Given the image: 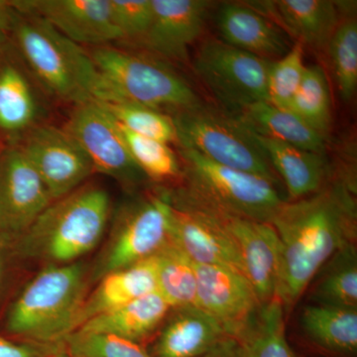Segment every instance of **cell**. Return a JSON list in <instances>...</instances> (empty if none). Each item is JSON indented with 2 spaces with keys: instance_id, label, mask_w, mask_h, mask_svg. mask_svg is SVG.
I'll return each mask as SVG.
<instances>
[{
  "instance_id": "39",
  "label": "cell",
  "mask_w": 357,
  "mask_h": 357,
  "mask_svg": "<svg viewBox=\"0 0 357 357\" xmlns=\"http://www.w3.org/2000/svg\"><path fill=\"white\" fill-rule=\"evenodd\" d=\"M17 17L18 13L11 6L10 1L0 0V33L6 35L13 32Z\"/></svg>"
},
{
  "instance_id": "27",
  "label": "cell",
  "mask_w": 357,
  "mask_h": 357,
  "mask_svg": "<svg viewBox=\"0 0 357 357\" xmlns=\"http://www.w3.org/2000/svg\"><path fill=\"white\" fill-rule=\"evenodd\" d=\"M311 292L314 304L357 307V251L356 243L340 249L319 270Z\"/></svg>"
},
{
  "instance_id": "21",
  "label": "cell",
  "mask_w": 357,
  "mask_h": 357,
  "mask_svg": "<svg viewBox=\"0 0 357 357\" xmlns=\"http://www.w3.org/2000/svg\"><path fill=\"white\" fill-rule=\"evenodd\" d=\"M297 41L316 50L328 48L338 22L337 6L328 0L258 2Z\"/></svg>"
},
{
  "instance_id": "32",
  "label": "cell",
  "mask_w": 357,
  "mask_h": 357,
  "mask_svg": "<svg viewBox=\"0 0 357 357\" xmlns=\"http://www.w3.org/2000/svg\"><path fill=\"white\" fill-rule=\"evenodd\" d=\"M328 49L340 95L344 102H349L357 88V22L354 18L338 22Z\"/></svg>"
},
{
  "instance_id": "26",
  "label": "cell",
  "mask_w": 357,
  "mask_h": 357,
  "mask_svg": "<svg viewBox=\"0 0 357 357\" xmlns=\"http://www.w3.org/2000/svg\"><path fill=\"white\" fill-rule=\"evenodd\" d=\"M38 103L22 70L6 63L0 66V130L10 136L24 135L34 128Z\"/></svg>"
},
{
  "instance_id": "36",
  "label": "cell",
  "mask_w": 357,
  "mask_h": 357,
  "mask_svg": "<svg viewBox=\"0 0 357 357\" xmlns=\"http://www.w3.org/2000/svg\"><path fill=\"white\" fill-rule=\"evenodd\" d=\"M110 7L122 40L139 41L151 23L152 0H110Z\"/></svg>"
},
{
  "instance_id": "15",
  "label": "cell",
  "mask_w": 357,
  "mask_h": 357,
  "mask_svg": "<svg viewBox=\"0 0 357 357\" xmlns=\"http://www.w3.org/2000/svg\"><path fill=\"white\" fill-rule=\"evenodd\" d=\"M18 13L41 18L79 46H107L121 41L110 0H13Z\"/></svg>"
},
{
  "instance_id": "8",
  "label": "cell",
  "mask_w": 357,
  "mask_h": 357,
  "mask_svg": "<svg viewBox=\"0 0 357 357\" xmlns=\"http://www.w3.org/2000/svg\"><path fill=\"white\" fill-rule=\"evenodd\" d=\"M171 220L172 203L166 197H150L124 208L93 268L91 280L154 257L171 243Z\"/></svg>"
},
{
  "instance_id": "42",
  "label": "cell",
  "mask_w": 357,
  "mask_h": 357,
  "mask_svg": "<svg viewBox=\"0 0 357 357\" xmlns=\"http://www.w3.org/2000/svg\"><path fill=\"white\" fill-rule=\"evenodd\" d=\"M2 148L3 147H0V152H1Z\"/></svg>"
},
{
  "instance_id": "25",
  "label": "cell",
  "mask_w": 357,
  "mask_h": 357,
  "mask_svg": "<svg viewBox=\"0 0 357 357\" xmlns=\"http://www.w3.org/2000/svg\"><path fill=\"white\" fill-rule=\"evenodd\" d=\"M301 326L325 351L340 354L357 351V307L307 305L301 314Z\"/></svg>"
},
{
  "instance_id": "35",
  "label": "cell",
  "mask_w": 357,
  "mask_h": 357,
  "mask_svg": "<svg viewBox=\"0 0 357 357\" xmlns=\"http://www.w3.org/2000/svg\"><path fill=\"white\" fill-rule=\"evenodd\" d=\"M64 344L69 357H152L140 344L109 333L77 330Z\"/></svg>"
},
{
  "instance_id": "41",
  "label": "cell",
  "mask_w": 357,
  "mask_h": 357,
  "mask_svg": "<svg viewBox=\"0 0 357 357\" xmlns=\"http://www.w3.org/2000/svg\"><path fill=\"white\" fill-rule=\"evenodd\" d=\"M54 357H69V356H68L67 351H66L65 344L64 347H63V349H61V351H59L58 354H56V356Z\"/></svg>"
},
{
  "instance_id": "10",
  "label": "cell",
  "mask_w": 357,
  "mask_h": 357,
  "mask_svg": "<svg viewBox=\"0 0 357 357\" xmlns=\"http://www.w3.org/2000/svg\"><path fill=\"white\" fill-rule=\"evenodd\" d=\"M65 129L83 148L95 172L128 185L146 178L134 163L119 124L100 103L75 105Z\"/></svg>"
},
{
  "instance_id": "31",
  "label": "cell",
  "mask_w": 357,
  "mask_h": 357,
  "mask_svg": "<svg viewBox=\"0 0 357 357\" xmlns=\"http://www.w3.org/2000/svg\"><path fill=\"white\" fill-rule=\"evenodd\" d=\"M122 128L143 137L170 143L177 141L172 117L137 103L98 102Z\"/></svg>"
},
{
  "instance_id": "20",
  "label": "cell",
  "mask_w": 357,
  "mask_h": 357,
  "mask_svg": "<svg viewBox=\"0 0 357 357\" xmlns=\"http://www.w3.org/2000/svg\"><path fill=\"white\" fill-rule=\"evenodd\" d=\"M243 128L283 181L291 201L311 196L326 184L328 166L324 155L300 149Z\"/></svg>"
},
{
  "instance_id": "1",
  "label": "cell",
  "mask_w": 357,
  "mask_h": 357,
  "mask_svg": "<svg viewBox=\"0 0 357 357\" xmlns=\"http://www.w3.org/2000/svg\"><path fill=\"white\" fill-rule=\"evenodd\" d=\"M271 225L282 244L276 299L289 312L324 265L340 249L356 243L354 190L345 182L326 183L311 196L286 201Z\"/></svg>"
},
{
  "instance_id": "37",
  "label": "cell",
  "mask_w": 357,
  "mask_h": 357,
  "mask_svg": "<svg viewBox=\"0 0 357 357\" xmlns=\"http://www.w3.org/2000/svg\"><path fill=\"white\" fill-rule=\"evenodd\" d=\"M63 347L64 344L14 342L0 335V357H54Z\"/></svg>"
},
{
  "instance_id": "7",
  "label": "cell",
  "mask_w": 357,
  "mask_h": 357,
  "mask_svg": "<svg viewBox=\"0 0 357 357\" xmlns=\"http://www.w3.org/2000/svg\"><path fill=\"white\" fill-rule=\"evenodd\" d=\"M177 142L220 165L257 176L276 185L279 178L241 122L231 114L204 109L172 116Z\"/></svg>"
},
{
  "instance_id": "24",
  "label": "cell",
  "mask_w": 357,
  "mask_h": 357,
  "mask_svg": "<svg viewBox=\"0 0 357 357\" xmlns=\"http://www.w3.org/2000/svg\"><path fill=\"white\" fill-rule=\"evenodd\" d=\"M231 115L249 130L259 135L312 153L324 155L325 152V136L310 128L287 109L260 102Z\"/></svg>"
},
{
  "instance_id": "3",
  "label": "cell",
  "mask_w": 357,
  "mask_h": 357,
  "mask_svg": "<svg viewBox=\"0 0 357 357\" xmlns=\"http://www.w3.org/2000/svg\"><path fill=\"white\" fill-rule=\"evenodd\" d=\"M13 33L26 64L52 96L74 107L112 102L109 89L89 52L46 21L18 13Z\"/></svg>"
},
{
  "instance_id": "6",
  "label": "cell",
  "mask_w": 357,
  "mask_h": 357,
  "mask_svg": "<svg viewBox=\"0 0 357 357\" xmlns=\"http://www.w3.org/2000/svg\"><path fill=\"white\" fill-rule=\"evenodd\" d=\"M187 192L183 196L206 208L256 222L271 223L285 199L264 178L215 163L181 147Z\"/></svg>"
},
{
  "instance_id": "16",
  "label": "cell",
  "mask_w": 357,
  "mask_h": 357,
  "mask_svg": "<svg viewBox=\"0 0 357 357\" xmlns=\"http://www.w3.org/2000/svg\"><path fill=\"white\" fill-rule=\"evenodd\" d=\"M222 215L236 244L244 277L258 300L265 304L276 299L282 264V244L276 229L269 222Z\"/></svg>"
},
{
  "instance_id": "14",
  "label": "cell",
  "mask_w": 357,
  "mask_h": 357,
  "mask_svg": "<svg viewBox=\"0 0 357 357\" xmlns=\"http://www.w3.org/2000/svg\"><path fill=\"white\" fill-rule=\"evenodd\" d=\"M196 272L197 307L213 317L227 337L238 340L261 307L252 286L227 267L196 264Z\"/></svg>"
},
{
  "instance_id": "29",
  "label": "cell",
  "mask_w": 357,
  "mask_h": 357,
  "mask_svg": "<svg viewBox=\"0 0 357 357\" xmlns=\"http://www.w3.org/2000/svg\"><path fill=\"white\" fill-rule=\"evenodd\" d=\"M237 342L243 357H297L286 337L285 310L277 299L261 305Z\"/></svg>"
},
{
  "instance_id": "18",
  "label": "cell",
  "mask_w": 357,
  "mask_h": 357,
  "mask_svg": "<svg viewBox=\"0 0 357 357\" xmlns=\"http://www.w3.org/2000/svg\"><path fill=\"white\" fill-rule=\"evenodd\" d=\"M172 310L152 345V357H199L229 337L220 324L199 307Z\"/></svg>"
},
{
  "instance_id": "19",
  "label": "cell",
  "mask_w": 357,
  "mask_h": 357,
  "mask_svg": "<svg viewBox=\"0 0 357 357\" xmlns=\"http://www.w3.org/2000/svg\"><path fill=\"white\" fill-rule=\"evenodd\" d=\"M222 41L257 57H283L291 47L280 28L250 7L223 4L217 16Z\"/></svg>"
},
{
  "instance_id": "5",
  "label": "cell",
  "mask_w": 357,
  "mask_h": 357,
  "mask_svg": "<svg viewBox=\"0 0 357 357\" xmlns=\"http://www.w3.org/2000/svg\"><path fill=\"white\" fill-rule=\"evenodd\" d=\"M89 56L109 89L110 102L137 103L174 114L203 105L191 86L162 63L112 45L95 47Z\"/></svg>"
},
{
  "instance_id": "28",
  "label": "cell",
  "mask_w": 357,
  "mask_h": 357,
  "mask_svg": "<svg viewBox=\"0 0 357 357\" xmlns=\"http://www.w3.org/2000/svg\"><path fill=\"white\" fill-rule=\"evenodd\" d=\"M155 260L157 292L172 309L197 307L196 264L172 241L155 255Z\"/></svg>"
},
{
  "instance_id": "33",
  "label": "cell",
  "mask_w": 357,
  "mask_h": 357,
  "mask_svg": "<svg viewBox=\"0 0 357 357\" xmlns=\"http://www.w3.org/2000/svg\"><path fill=\"white\" fill-rule=\"evenodd\" d=\"M119 128L134 163L145 177L155 181H165L176 178L180 174L177 156L168 143L143 137L121 126Z\"/></svg>"
},
{
  "instance_id": "11",
  "label": "cell",
  "mask_w": 357,
  "mask_h": 357,
  "mask_svg": "<svg viewBox=\"0 0 357 357\" xmlns=\"http://www.w3.org/2000/svg\"><path fill=\"white\" fill-rule=\"evenodd\" d=\"M171 203L173 243L195 264L227 267L243 275L236 244L225 227L222 213L185 196Z\"/></svg>"
},
{
  "instance_id": "40",
  "label": "cell",
  "mask_w": 357,
  "mask_h": 357,
  "mask_svg": "<svg viewBox=\"0 0 357 357\" xmlns=\"http://www.w3.org/2000/svg\"><path fill=\"white\" fill-rule=\"evenodd\" d=\"M4 43H6V34L0 33V56H1L2 52H3Z\"/></svg>"
},
{
  "instance_id": "38",
  "label": "cell",
  "mask_w": 357,
  "mask_h": 357,
  "mask_svg": "<svg viewBox=\"0 0 357 357\" xmlns=\"http://www.w3.org/2000/svg\"><path fill=\"white\" fill-rule=\"evenodd\" d=\"M199 357H243L241 345L232 337H225L210 351Z\"/></svg>"
},
{
  "instance_id": "23",
  "label": "cell",
  "mask_w": 357,
  "mask_h": 357,
  "mask_svg": "<svg viewBox=\"0 0 357 357\" xmlns=\"http://www.w3.org/2000/svg\"><path fill=\"white\" fill-rule=\"evenodd\" d=\"M172 307L157 291L86 321L77 330L109 333L140 344L161 328Z\"/></svg>"
},
{
  "instance_id": "30",
  "label": "cell",
  "mask_w": 357,
  "mask_h": 357,
  "mask_svg": "<svg viewBox=\"0 0 357 357\" xmlns=\"http://www.w3.org/2000/svg\"><path fill=\"white\" fill-rule=\"evenodd\" d=\"M287 109L321 135L328 132L332 121V100L325 70L319 66L307 67Z\"/></svg>"
},
{
  "instance_id": "13",
  "label": "cell",
  "mask_w": 357,
  "mask_h": 357,
  "mask_svg": "<svg viewBox=\"0 0 357 357\" xmlns=\"http://www.w3.org/2000/svg\"><path fill=\"white\" fill-rule=\"evenodd\" d=\"M53 202L20 145L0 152V234L21 236Z\"/></svg>"
},
{
  "instance_id": "4",
  "label": "cell",
  "mask_w": 357,
  "mask_h": 357,
  "mask_svg": "<svg viewBox=\"0 0 357 357\" xmlns=\"http://www.w3.org/2000/svg\"><path fill=\"white\" fill-rule=\"evenodd\" d=\"M89 281L88 268L82 261L46 266L9 309L7 332L25 342L64 344L77 330Z\"/></svg>"
},
{
  "instance_id": "2",
  "label": "cell",
  "mask_w": 357,
  "mask_h": 357,
  "mask_svg": "<svg viewBox=\"0 0 357 357\" xmlns=\"http://www.w3.org/2000/svg\"><path fill=\"white\" fill-rule=\"evenodd\" d=\"M110 211L109 192L84 184L42 211L20 236L18 252L46 266L79 261L102 241Z\"/></svg>"
},
{
  "instance_id": "34",
  "label": "cell",
  "mask_w": 357,
  "mask_h": 357,
  "mask_svg": "<svg viewBox=\"0 0 357 357\" xmlns=\"http://www.w3.org/2000/svg\"><path fill=\"white\" fill-rule=\"evenodd\" d=\"M304 53V44L297 41L283 57L271 62L267 76L268 103L288 109L306 72Z\"/></svg>"
},
{
  "instance_id": "9",
  "label": "cell",
  "mask_w": 357,
  "mask_h": 357,
  "mask_svg": "<svg viewBox=\"0 0 357 357\" xmlns=\"http://www.w3.org/2000/svg\"><path fill=\"white\" fill-rule=\"evenodd\" d=\"M270 64L271 61L225 42L208 40L196 54L194 70L218 102L236 114L249 105L266 102Z\"/></svg>"
},
{
  "instance_id": "22",
  "label": "cell",
  "mask_w": 357,
  "mask_h": 357,
  "mask_svg": "<svg viewBox=\"0 0 357 357\" xmlns=\"http://www.w3.org/2000/svg\"><path fill=\"white\" fill-rule=\"evenodd\" d=\"M155 291H157L155 256L110 272L102 277L95 290L86 296L77 328L91 319L119 309Z\"/></svg>"
},
{
  "instance_id": "17",
  "label": "cell",
  "mask_w": 357,
  "mask_h": 357,
  "mask_svg": "<svg viewBox=\"0 0 357 357\" xmlns=\"http://www.w3.org/2000/svg\"><path fill=\"white\" fill-rule=\"evenodd\" d=\"M211 2L152 0L151 23L139 43L169 60L185 62L190 46L203 32Z\"/></svg>"
},
{
  "instance_id": "12",
  "label": "cell",
  "mask_w": 357,
  "mask_h": 357,
  "mask_svg": "<svg viewBox=\"0 0 357 357\" xmlns=\"http://www.w3.org/2000/svg\"><path fill=\"white\" fill-rule=\"evenodd\" d=\"M23 136L20 147L53 201L79 189L95 172L83 148L65 128L35 126Z\"/></svg>"
},
{
  "instance_id": "43",
  "label": "cell",
  "mask_w": 357,
  "mask_h": 357,
  "mask_svg": "<svg viewBox=\"0 0 357 357\" xmlns=\"http://www.w3.org/2000/svg\"><path fill=\"white\" fill-rule=\"evenodd\" d=\"M0 268H1V266H0Z\"/></svg>"
}]
</instances>
